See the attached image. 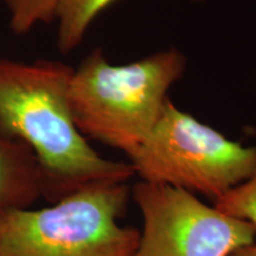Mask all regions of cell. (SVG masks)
<instances>
[{
	"label": "cell",
	"instance_id": "1",
	"mask_svg": "<svg viewBox=\"0 0 256 256\" xmlns=\"http://www.w3.org/2000/svg\"><path fill=\"white\" fill-rule=\"evenodd\" d=\"M72 74L60 60L0 58V130L34 152L51 204L89 185L136 176L130 162L104 159L78 130L69 98Z\"/></svg>",
	"mask_w": 256,
	"mask_h": 256
},
{
	"label": "cell",
	"instance_id": "2",
	"mask_svg": "<svg viewBox=\"0 0 256 256\" xmlns=\"http://www.w3.org/2000/svg\"><path fill=\"white\" fill-rule=\"evenodd\" d=\"M185 70L184 54L174 48L121 66L95 49L74 69L70 82L76 126L87 139L132 154L158 122L168 90Z\"/></svg>",
	"mask_w": 256,
	"mask_h": 256
},
{
	"label": "cell",
	"instance_id": "3",
	"mask_svg": "<svg viewBox=\"0 0 256 256\" xmlns=\"http://www.w3.org/2000/svg\"><path fill=\"white\" fill-rule=\"evenodd\" d=\"M130 190L104 182L49 208L0 215V256H134L139 230L120 226Z\"/></svg>",
	"mask_w": 256,
	"mask_h": 256
},
{
	"label": "cell",
	"instance_id": "4",
	"mask_svg": "<svg viewBox=\"0 0 256 256\" xmlns=\"http://www.w3.org/2000/svg\"><path fill=\"white\" fill-rule=\"evenodd\" d=\"M142 182L203 194L214 203L250 177L256 146H244L166 102L152 132L128 156Z\"/></svg>",
	"mask_w": 256,
	"mask_h": 256
},
{
	"label": "cell",
	"instance_id": "5",
	"mask_svg": "<svg viewBox=\"0 0 256 256\" xmlns=\"http://www.w3.org/2000/svg\"><path fill=\"white\" fill-rule=\"evenodd\" d=\"M132 194L144 220L136 256H232L256 240L252 223L188 191L140 180Z\"/></svg>",
	"mask_w": 256,
	"mask_h": 256
},
{
	"label": "cell",
	"instance_id": "6",
	"mask_svg": "<svg viewBox=\"0 0 256 256\" xmlns=\"http://www.w3.org/2000/svg\"><path fill=\"white\" fill-rule=\"evenodd\" d=\"M43 198L40 172L30 147L0 130V215Z\"/></svg>",
	"mask_w": 256,
	"mask_h": 256
},
{
	"label": "cell",
	"instance_id": "7",
	"mask_svg": "<svg viewBox=\"0 0 256 256\" xmlns=\"http://www.w3.org/2000/svg\"><path fill=\"white\" fill-rule=\"evenodd\" d=\"M115 0H63L57 10V48L68 55L81 46L92 22ZM204 2V0H192Z\"/></svg>",
	"mask_w": 256,
	"mask_h": 256
},
{
	"label": "cell",
	"instance_id": "8",
	"mask_svg": "<svg viewBox=\"0 0 256 256\" xmlns=\"http://www.w3.org/2000/svg\"><path fill=\"white\" fill-rule=\"evenodd\" d=\"M214 206L224 214L247 220L256 229V168L247 180L226 192ZM232 256H256V240Z\"/></svg>",
	"mask_w": 256,
	"mask_h": 256
},
{
	"label": "cell",
	"instance_id": "9",
	"mask_svg": "<svg viewBox=\"0 0 256 256\" xmlns=\"http://www.w3.org/2000/svg\"><path fill=\"white\" fill-rule=\"evenodd\" d=\"M63 0H2L10 14V28L17 36H24L40 24L55 20Z\"/></svg>",
	"mask_w": 256,
	"mask_h": 256
},
{
	"label": "cell",
	"instance_id": "10",
	"mask_svg": "<svg viewBox=\"0 0 256 256\" xmlns=\"http://www.w3.org/2000/svg\"><path fill=\"white\" fill-rule=\"evenodd\" d=\"M134 256H136V255H134Z\"/></svg>",
	"mask_w": 256,
	"mask_h": 256
}]
</instances>
